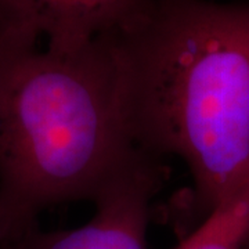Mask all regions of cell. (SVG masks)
I'll list each match as a JSON object with an SVG mask.
<instances>
[{"label":"cell","mask_w":249,"mask_h":249,"mask_svg":"<svg viewBox=\"0 0 249 249\" xmlns=\"http://www.w3.org/2000/svg\"><path fill=\"white\" fill-rule=\"evenodd\" d=\"M104 39L126 139L191 176L163 212L181 240L249 178V1L147 0Z\"/></svg>","instance_id":"cell-1"},{"label":"cell","mask_w":249,"mask_h":249,"mask_svg":"<svg viewBox=\"0 0 249 249\" xmlns=\"http://www.w3.org/2000/svg\"><path fill=\"white\" fill-rule=\"evenodd\" d=\"M42 42L0 9L1 245L52 206L93 201L137 154L119 119L104 36L67 52Z\"/></svg>","instance_id":"cell-2"},{"label":"cell","mask_w":249,"mask_h":249,"mask_svg":"<svg viewBox=\"0 0 249 249\" xmlns=\"http://www.w3.org/2000/svg\"><path fill=\"white\" fill-rule=\"evenodd\" d=\"M166 178L163 160L137 151L97 196L89 222L71 230L45 231L39 226L3 249H150L147 232L152 199Z\"/></svg>","instance_id":"cell-3"},{"label":"cell","mask_w":249,"mask_h":249,"mask_svg":"<svg viewBox=\"0 0 249 249\" xmlns=\"http://www.w3.org/2000/svg\"><path fill=\"white\" fill-rule=\"evenodd\" d=\"M42 36L47 47L75 50L133 19L147 0H0Z\"/></svg>","instance_id":"cell-4"},{"label":"cell","mask_w":249,"mask_h":249,"mask_svg":"<svg viewBox=\"0 0 249 249\" xmlns=\"http://www.w3.org/2000/svg\"><path fill=\"white\" fill-rule=\"evenodd\" d=\"M249 237V178L175 249H241Z\"/></svg>","instance_id":"cell-5"},{"label":"cell","mask_w":249,"mask_h":249,"mask_svg":"<svg viewBox=\"0 0 249 249\" xmlns=\"http://www.w3.org/2000/svg\"><path fill=\"white\" fill-rule=\"evenodd\" d=\"M3 242V226H1V214H0V245Z\"/></svg>","instance_id":"cell-6"},{"label":"cell","mask_w":249,"mask_h":249,"mask_svg":"<svg viewBox=\"0 0 249 249\" xmlns=\"http://www.w3.org/2000/svg\"><path fill=\"white\" fill-rule=\"evenodd\" d=\"M241 249H249V237H248V240L245 241V244L242 245V248Z\"/></svg>","instance_id":"cell-7"},{"label":"cell","mask_w":249,"mask_h":249,"mask_svg":"<svg viewBox=\"0 0 249 249\" xmlns=\"http://www.w3.org/2000/svg\"><path fill=\"white\" fill-rule=\"evenodd\" d=\"M0 249H3V248H1V247H0Z\"/></svg>","instance_id":"cell-8"}]
</instances>
